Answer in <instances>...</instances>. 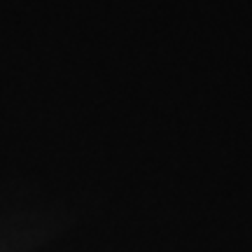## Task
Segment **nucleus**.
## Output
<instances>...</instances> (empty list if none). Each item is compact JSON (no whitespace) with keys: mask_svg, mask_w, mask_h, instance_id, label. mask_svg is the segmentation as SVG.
I'll return each mask as SVG.
<instances>
[]
</instances>
